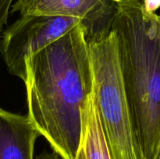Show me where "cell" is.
Listing matches in <instances>:
<instances>
[{
	"instance_id": "obj_1",
	"label": "cell",
	"mask_w": 160,
	"mask_h": 159,
	"mask_svg": "<svg viewBox=\"0 0 160 159\" xmlns=\"http://www.w3.org/2000/svg\"><path fill=\"white\" fill-rule=\"evenodd\" d=\"M28 117L61 159H74L82 112L93 89L85 31L81 23L25 60Z\"/></svg>"
},
{
	"instance_id": "obj_2",
	"label": "cell",
	"mask_w": 160,
	"mask_h": 159,
	"mask_svg": "<svg viewBox=\"0 0 160 159\" xmlns=\"http://www.w3.org/2000/svg\"><path fill=\"white\" fill-rule=\"evenodd\" d=\"M111 31L136 140L144 159L160 147V16L142 0H117Z\"/></svg>"
},
{
	"instance_id": "obj_3",
	"label": "cell",
	"mask_w": 160,
	"mask_h": 159,
	"mask_svg": "<svg viewBox=\"0 0 160 159\" xmlns=\"http://www.w3.org/2000/svg\"><path fill=\"white\" fill-rule=\"evenodd\" d=\"M93 94L103 133L112 159H144L133 129L120 75L116 36L88 41Z\"/></svg>"
},
{
	"instance_id": "obj_4",
	"label": "cell",
	"mask_w": 160,
	"mask_h": 159,
	"mask_svg": "<svg viewBox=\"0 0 160 159\" xmlns=\"http://www.w3.org/2000/svg\"><path fill=\"white\" fill-rule=\"evenodd\" d=\"M81 23L78 19L42 15L20 16L2 31L0 53L8 71L24 82L25 60L38 52Z\"/></svg>"
},
{
	"instance_id": "obj_5",
	"label": "cell",
	"mask_w": 160,
	"mask_h": 159,
	"mask_svg": "<svg viewBox=\"0 0 160 159\" xmlns=\"http://www.w3.org/2000/svg\"><path fill=\"white\" fill-rule=\"evenodd\" d=\"M117 0H17L11 12L20 16H57L76 18L85 31L87 41L109 34L117 11Z\"/></svg>"
},
{
	"instance_id": "obj_6",
	"label": "cell",
	"mask_w": 160,
	"mask_h": 159,
	"mask_svg": "<svg viewBox=\"0 0 160 159\" xmlns=\"http://www.w3.org/2000/svg\"><path fill=\"white\" fill-rule=\"evenodd\" d=\"M39 136L28 115L0 108V159H34Z\"/></svg>"
},
{
	"instance_id": "obj_7",
	"label": "cell",
	"mask_w": 160,
	"mask_h": 159,
	"mask_svg": "<svg viewBox=\"0 0 160 159\" xmlns=\"http://www.w3.org/2000/svg\"><path fill=\"white\" fill-rule=\"evenodd\" d=\"M74 159H112L95 105L93 89L83 109L81 143Z\"/></svg>"
},
{
	"instance_id": "obj_8",
	"label": "cell",
	"mask_w": 160,
	"mask_h": 159,
	"mask_svg": "<svg viewBox=\"0 0 160 159\" xmlns=\"http://www.w3.org/2000/svg\"><path fill=\"white\" fill-rule=\"evenodd\" d=\"M13 0H0V35L7 23L9 11Z\"/></svg>"
},
{
	"instance_id": "obj_9",
	"label": "cell",
	"mask_w": 160,
	"mask_h": 159,
	"mask_svg": "<svg viewBox=\"0 0 160 159\" xmlns=\"http://www.w3.org/2000/svg\"><path fill=\"white\" fill-rule=\"evenodd\" d=\"M144 7L147 11L152 12H156L160 8V0H142Z\"/></svg>"
},
{
	"instance_id": "obj_10",
	"label": "cell",
	"mask_w": 160,
	"mask_h": 159,
	"mask_svg": "<svg viewBox=\"0 0 160 159\" xmlns=\"http://www.w3.org/2000/svg\"><path fill=\"white\" fill-rule=\"evenodd\" d=\"M36 159H61V157L54 151L52 153H48L45 151V152L42 153L40 155L38 156Z\"/></svg>"
},
{
	"instance_id": "obj_11",
	"label": "cell",
	"mask_w": 160,
	"mask_h": 159,
	"mask_svg": "<svg viewBox=\"0 0 160 159\" xmlns=\"http://www.w3.org/2000/svg\"><path fill=\"white\" fill-rule=\"evenodd\" d=\"M156 159H160V147H159V152H158L157 155H156Z\"/></svg>"
}]
</instances>
